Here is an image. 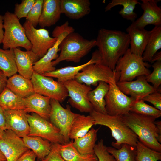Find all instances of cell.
Here are the masks:
<instances>
[{
  "instance_id": "1",
  "label": "cell",
  "mask_w": 161,
  "mask_h": 161,
  "mask_svg": "<svg viewBox=\"0 0 161 161\" xmlns=\"http://www.w3.org/2000/svg\"><path fill=\"white\" fill-rule=\"evenodd\" d=\"M96 40L101 63L114 71L117 61L129 48V35L121 31L101 28Z\"/></svg>"
},
{
  "instance_id": "2",
  "label": "cell",
  "mask_w": 161,
  "mask_h": 161,
  "mask_svg": "<svg viewBox=\"0 0 161 161\" xmlns=\"http://www.w3.org/2000/svg\"><path fill=\"white\" fill-rule=\"evenodd\" d=\"M124 123L147 147L161 152V121L149 116L129 112L121 116Z\"/></svg>"
},
{
  "instance_id": "3",
  "label": "cell",
  "mask_w": 161,
  "mask_h": 161,
  "mask_svg": "<svg viewBox=\"0 0 161 161\" xmlns=\"http://www.w3.org/2000/svg\"><path fill=\"white\" fill-rule=\"evenodd\" d=\"M95 46L96 39L89 40L78 33H71L61 42L60 54L58 58L52 62V64L55 67L63 61L78 63Z\"/></svg>"
},
{
  "instance_id": "4",
  "label": "cell",
  "mask_w": 161,
  "mask_h": 161,
  "mask_svg": "<svg viewBox=\"0 0 161 161\" xmlns=\"http://www.w3.org/2000/svg\"><path fill=\"white\" fill-rule=\"evenodd\" d=\"M89 115L93 118L94 125H99L108 127L116 142H112L113 147L119 149L124 144L136 147L138 140L135 134L123 122L121 116H113L93 110Z\"/></svg>"
},
{
  "instance_id": "5",
  "label": "cell",
  "mask_w": 161,
  "mask_h": 161,
  "mask_svg": "<svg viewBox=\"0 0 161 161\" xmlns=\"http://www.w3.org/2000/svg\"><path fill=\"white\" fill-rule=\"evenodd\" d=\"M3 16L4 30L2 48L4 49L22 47L31 50L32 45L27 38L25 30L14 13L5 12Z\"/></svg>"
},
{
  "instance_id": "6",
  "label": "cell",
  "mask_w": 161,
  "mask_h": 161,
  "mask_svg": "<svg viewBox=\"0 0 161 161\" xmlns=\"http://www.w3.org/2000/svg\"><path fill=\"white\" fill-rule=\"evenodd\" d=\"M149 66L142 57L133 54L129 48L117 61L114 71L118 75V81H130L139 76L149 75Z\"/></svg>"
},
{
  "instance_id": "7",
  "label": "cell",
  "mask_w": 161,
  "mask_h": 161,
  "mask_svg": "<svg viewBox=\"0 0 161 161\" xmlns=\"http://www.w3.org/2000/svg\"><path fill=\"white\" fill-rule=\"evenodd\" d=\"M74 31V28L69 25L67 21L61 25L55 27L52 32V36L57 38L56 41L43 57L34 63L33 69L35 72L43 75L56 69L55 67L52 66V62L57 59L59 56L58 52L60 51V44L67 35Z\"/></svg>"
},
{
  "instance_id": "8",
  "label": "cell",
  "mask_w": 161,
  "mask_h": 161,
  "mask_svg": "<svg viewBox=\"0 0 161 161\" xmlns=\"http://www.w3.org/2000/svg\"><path fill=\"white\" fill-rule=\"evenodd\" d=\"M117 73L101 62L90 64L84 67L75 76L78 82L90 86H97L100 81L109 84L117 82L119 80Z\"/></svg>"
},
{
  "instance_id": "9",
  "label": "cell",
  "mask_w": 161,
  "mask_h": 161,
  "mask_svg": "<svg viewBox=\"0 0 161 161\" xmlns=\"http://www.w3.org/2000/svg\"><path fill=\"white\" fill-rule=\"evenodd\" d=\"M35 93L58 101H64L68 97L67 91L63 84L52 78L34 72L31 79Z\"/></svg>"
},
{
  "instance_id": "10",
  "label": "cell",
  "mask_w": 161,
  "mask_h": 161,
  "mask_svg": "<svg viewBox=\"0 0 161 161\" xmlns=\"http://www.w3.org/2000/svg\"><path fill=\"white\" fill-rule=\"evenodd\" d=\"M27 116L30 129L27 136L39 137L52 143L64 144L59 130L51 122L35 113Z\"/></svg>"
},
{
  "instance_id": "11",
  "label": "cell",
  "mask_w": 161,
  "mask_h": 161,
  "mask_svg": "<svg viewBox=\"0 0 161 161\" xmlns=\"http://www.w3.org/2000/svg\"><path fill=\"white\" fill-rule=\"evenodd\" d=\"M116 83L109 84V89L105 97L106 109L109 115L121 116L130 112L131 107L136 100L122 92Z\"/></svg>"
},
{
  "instance_id": "12",
  "label": "cell",
  "mask_w": 161,
  "mask_h": 161,
  "mask_svg": "<svg viewBox=\"0 0 161 161\" xmlns=\"http://www.w3.org/2000/svg\"><path fill=\"white\" fill-rule=\"evenodd\" d=\"M51 110L49 116L51 122L59 130L64 144L69 142V132L72 123L78 114L73 112L67 105L63 107L58 101L50 100Z\"/></svg>"
},
{
  "instance_id": "13",
  "label": "cell",
  "mask_w": 161,
  "mask_h": 161,
  "mask_svg": "<svg viewBox=\"0 0 161 161\" xmlns=\"http://www.w3.org/2000/svg\"><path fill=\"white\" fill-rule=\"evenodd\" d=\"M23 25L32 45L31 50L40 59L53 46L57 38L51 37L44 28L36 29L27 20Z\"/></svg>"
},
{
  "instance_id": "14",
  "label": "cell",
  "mask_w": 161,
  "mask_h": 161,
  "mask_svg": "<svg viewBox=\"0 0 161 161\" xmlns=\"http://www.w3.org/2000/svg\"><path fill=\"white\" fill-rule=\"evenodd\" d=\"M63 84L69 97L68 101L73 107L82 112L89 113L93 110L88 97V92L92 89L90 86L80 83L74 79Z\"/></svg>"
},
{
  "instance_id": "15",
  "label": "cell",
  "mask_w": 161,
  "mask_h": 161,
  "mask_svg": "<svg viewBox=\"0 0 161 161\" xmlns=\"http://www.w3.org/2000/svg\"><path fill=\"white\" fill-rule=\"evenodd\" d=\"M28 149L22 139L12 131L6 130L0 140V150L7 161H16Z\"/></svg>"
},
{
  "instance_id": "16",
  "label": "cell",
  "mask_w": 161,
  "mask_h": 161,
  "mask_svg": "<svg viewBox=\"0 0 161 161\" xmlns=\"http://www.w3.org/2000/svg\"><path fill=\"white\" fill-rule=\"evenodd\" d=\"M142 16L132 22V25L143 29L147 25L161 26V8L157 4L160 0H141Z\"/></svg>"
},
{
  "instance_id": "17",
  "label": "cell",
  "mask_w": 161,
  "mask_h": 161,
  "mask_svg": "<svg viewBox=\"0 0 161 161\" xmlns=\"http://www.w3.org/2000/svg\"><path fill=\"white\" fill-rule=\"evenodd\" d=\"M116 84L119 89L126 95L136 100H142L144 97L158 90L147 81L145 76L137 77L136 80L127 81L119 82Z\"/></svg>"
},
{
  "instance_id": "18",
  "label": "cell",
  "mask_w": 161,
  "mask_h": 161,
  "mask_svg": "<svg viewBox=\"0 0 161 161\" xmlns=\"http://www.w3.org/2000/svg\"><path fill=\"white\" fill-rule=\"evenodd\" d=\"M4 115L6 130L12 131L21 138L28 135L30 126L24 110H5Z\"/></svg>"
},
{
  "instance_id": "19",
  "label": "cell",
  "mask_w": 161,
  "mask_h": 161,
  "mask_svg": "<svg viewBox=\"0 0 161 161\" xmlns=\"http://www.w3.org/2000/svg\"><path fill=\"white\" fill-rule=\"evenodd\" d=\"M101 62L100 55L97 50L94 52L91 59L87 62L76 66H68L62 67L42 75L45 76L57 79V81L63 83L74 79L76 75L85 66L93 63Z\"/></svg>"
},
{
  "instance_id": "20",
  "label": "cell",
  "mask_w": 161,
  "mask_h": 161,
  "mask_svg": "<svg viewBox=\"0 0 161 161\" xmlns=\"http://www.w3.org/2000/svg\"><path fill=\"white\" fill-rule=\"evenodd\" d=\"M50 100L49 97L34 93L25 98L24 110L27 113H35L49 121L51 110Z\"/></svg>"
},
{
  "instance_id": "21",
  "label": "cell",
  "mask_w": 161,
  "mask_h": 161,
  "mask_svg": "<svg viewBox=\"0 0 161 161\" xmlns=\"http://www.w3.org/2000/svg\"><path fill=\"white\" fill-rule=\"evenodd\" d=\"M90 6L89 0H60L61 13L72 19H78L89 14Z\"/></svg>"
},
{
  "instance_id": "22",
  "label": "cell",
  "mask_w": 161,
  "mask_h": 161,
  "mask_svg": "<svg viewBox=\"0 0 161 161\" xmlns=\"http://www.w3.org/2000/svg\"><path fill=\"white\" fill-rule=\"evenodd\" d=\"M13 49L17 72L23 77L31 79L34 72V64L39 58L31 50L22 51L18 48Z\"/></svg>"
},
{
  "instance_id": "23",
  "label": "cell",
  "mask_w": 161,
  "mask_h": 161,
  "mask_svg": "<svg viewBox=\"0 0 161 161\" xmlns=\"http://www.w3.org/2000/svg\"><path fill=\"white\" fill-rule=\"evenodd\" d=\"M126 31L130 39V51L136 55L142 57L148 43L151 31L145 28H137L131 24L126 28Z\"/></svg>"
},
{
  "instance_id": "24",
  "label": "cell",
  "mask_w": 161,
  "mask_h": 161,
  "mask_svg": "<svg viewBox=\"0 0 161 161\" xmlns=\"http://www.w3.org/2000/svg\"><path fill=\"white\" fill-rule=\"evenodd\" d=\"M61 14L60 0H43L38 25L42 28L53 26L59 20Z\"/></svg>"
},
{
  "instance_id": "25",
  "label": "cell",
  "mask_w": 161,
  "mask_h": 161,
  "mask_svg": "<svg viewBox=\"0 0 161 161\" xmlns=\"http://www.w3.org/2000/svg\"><path fill=\"white\" fill-rule=\"evenodd\" d=\"M6 87L18 96L26 98L35 93L31 79L15 74L7 79Z\"/></svg>"
},
{
  "instance_id": "26",
  "label": "cell",
  "mask_w": 161,
  "mask_h": 161,
  "mask_svg": "<svg viewBox=\"0 0 161 161\" xmlns=\"http://www.w3.org/2000/svg\"><path fill=\"white\" fill-rule=\"evenodd\" d=\"M109 88V84L100 81L97 86L88 92V97L91 104L93 110L98 112L107 114L106 109L105 97Z\"/></svg>"
},
{
  "instance_id": "27",
  "label": "cell",
  "mask_w": 161,
  "mask_h": 161,
  "mask_svg": "<svg viewBox=\"0 0 161 161\" xmlns=\"http://www.w3.org/2000/svg\"><path fill=\"white\" fill-rule=\"evenodd\" d=\"M22 139L25 146L34 152L39 161H42L50 151L52 143L47 140L27 135Z\"/></svg>"
},
{
  "instance_id": "28",
  "label": "cell",
  "mask_w": 161,
  "mask_h": 161,
  "mask_svg": "<svg viewBox=\"0 0 161 161\" xmlns=\"http://www.w3.org/2000/svg\"><path fill=\"white\" fill-rule=\"evenodd\" d=\"M94 120L90 115L78 114L74 120L69 131L70 139H75L86 135L94 125Z\"/></svg>"
},
{
  "instance_id": "29",
  "label": "cell",
  "mask_w": 161,
  "mask_h": 161,
  "mask_svg": "<svg viewBox=\"0 0 161 161\" xmlns=\"http://www.w3.org/2000/svg\"><path fill=\"white\" fill-rule=\"evenodd\" d=\"M99 129L92 128L83 136L74 139L73 145L79 153L83 154H94V148Z\"/></svg>"
},
{
  "instance_id": "30",
  "label": "cell",
  "mask_w": 161,
  "mask_h": 161,
  "mask_svg": "<svg viewBox=\"0 0 161 161\" xmlns=\"http://www.w3.org/2000/svg\"><path fill=\"white\" fill-rule=\"evenodd\" d=\"M73 141L60 144V153L66 161H98L94 154H83L79 153L73 146Z\"/></svg>"
},
{
  "instance_id": "31",
  "label": "cell",
  "mask_w": 161,
  "mask_h": 161,
  "mask_svg": "<svg viewBox=\"0 0 161 161\" xmlns=\"http://www.w3.org/2000/svg\"><path fill=\"white\" fill-rule=\"evenodd\" d=\"M0 106L5 111L25 109V98L6 87L0 93Z\"/></svg>"
},
{
  "instance_id": "32",
  "label": "cell",
  "mask_w": 161,
  "mask_h": 161,
  "mask_svg": "<svg viewBox=\"0 0 161 161\" xmlns=\"http://www.w3.org/2000/svg\"><path fill=\"white\" fill-rule=\"evenodd\" d=\"M150 31V37L142 56L144 61L150 62L161 48V26H155Z\"/></svg>"
},
{
  "instance_id": "33",
  "label": "cell",
  "mask_w": 161,
  "mask_h": 161,
  "mask_svg": "<svg viewBox=\"0 0 161 161\" xmlns=\"http://www.w3.org/2000/svg\"><path fill=\"white\" fill-rule=\"evenodd\" d=\"M140 4L137 0H112L105 8V12H107L113 7L121 5L123 8L119 11V14L124 19L134 21L137 17V14L134 10L136 5Z\"/></svg>"
},
{
  "instance_id": "34",
  "label": "cell",
  "mask_w": 161,
  "mask_h": 161,
  "mask_svg": "<svg viewBox=\"0 0 161 161\" xmlns=\"http://www.w3.org/2000/svg\"><path fill=\"white\" fill-rule=\"evenodd\" d=\"M0 70L8 78L17 72L13 49H4L0 48Z\"/></svg>"
},
{
  "instance_id": "35",
  "label": "cell",
  "mask_w": 161,
  "mask_h": 161,
  "mask_svg": "<svg viewBox=\"0 0 161 161\" xmlns=\"http://www.w3.org/2000/svg\"><path fill=\"white\" fill-rule=\"evenodd\" d=\"M106 149L115 161H136V147L124 144L119 149L111 147H107Z\"/></svg>"
},
{
  "instance_id": "36",
  "label": "cell",
  "mask_w": 161,
  "mask_h": 161,
  "mask_svg": "<svg viewBox=\"0 0 161 161\" xmlns=\"http://www.w3.org/2000/svg\"><path fill=\"white\" fill-rule=\"evenodd\" d=\"M135 158L136 161H158L161 160V153L147 147L138 140Z\"/></svg>"
},
{
  "instance_id": "37",
  "label": "cell",
  "mask_w": 161,
  "mask_h": 161,
  "mask_svg": "<svg viewBox=\"0 0 161 161\" xmlns=\"http://www.w3.org/2000/svg\"><path fill=\"white\" fill-rule=\"evenodd\" d=\"M130 112L153 117L156 119L161 116V111L148 104L142 100H136L133 103Z\"/></svg>"
},
{
  "instance_id": "38",
  "label": "cell",
  "mask_w": 161,
  "mask_h": 161,
  "mask_svg": "<svg viewBox=\"0 0 161 161\" xmlns=\"http://www.w3.org/2000/svg\"><path fill=\"white\" fill-rule=\"evenodd\" d=\"M43 3V0H35L26 18V20L35 28L38 24L41 14Z\"/></svg>"
},
{
  "instance_id": "39",
  "label": "cell",
  "mask_w": 161,
  "mask_h": 161,
  "mask_svg": "<svg viewBox=\"0 0 161 161\" xmlns=\"http://www.w3.org/2000/svg\"><path fill=\"white\" fill-rule=\"evenodd\" d=\"M153 70L148 75L145 76L147 81L151 83L156 89L159 88L161 84V61L154 62L152 65Z\"/></svg>"
},
{
  "instance_id": "40",
  "label": "cell",
  "mask_w": 161,
  "mask_h": 161,
  "mask_svg": "<svg viewBox=\"0 0 161 161\" xmlns=\"http://www.w3.org/2000/svg\"><path fill=\"white\" fill-rule=\"evenodd\" d=\"M106 147L102 139L95 144L94 153L97 157L98 161H115L114 157L107 151Z\"/></svg>"
},
{
  "instance_id": "41",
  "label": "cell",
  "mask_w": 161,
  "mask_h": 161,
  "mask_svg": "<svg viewBox=\"0 0 161 161\" xmlns=\"http://www.w3.org/2000/svg\"><path fill=\"white\" fill-rule=\"evenodd\" d=\"M35 0H23L21 3H16L15 5L14 14L19 19L26 18Z\"/></svg>"
},
{
  "instance_id": "42",
  "label": "cell",
  "mask_w": 161,
  "mask_h": 161,
  "mask_svg": "<svg viewBox=\"0 0 161 161\" xmlns=\"http://www.w3.org/2000/svg\"><path fill=\"white\" fill-rule=\"evenodd\" d=\"M142 100L151 103L155 108L161 111V92L159 88L157 91L147 95Z\"/></svg>"
},
{
  "instance_id": "43",
  "label": "cell",
  "mask_w": 161,
  "mask_h": 161,
  "mask_svg": "<svg viewBox=\"0 0 161 161\" xmlns=\"http://www.w3.org/2000/svg\"><path fill=\"white\" fill-rule=\"evenodd\" d=\"M60 144L52 143L50 152L42 161H66L60 153Z\"/></svg>"
},
{
  "instance_id": "44",
  "label": "cell",
  "mask_w": 161,
  "mask_h": 161,
  "mask_svg": "<svg viewBox=\"0 0 161 161\" xmlns=\"http://www.w3.org/2000/svg\"><path fill=\"white\" fill-rule=\"evenodd\" d=\"M36 156L32 150L29 149L22 154L16 161H35Z\"/></svg>"
},
{
  "instance_id": "45",
  "label": "cell",
  "mask_w": 161,
  "mask_h": 161,
  "mask_svg": "<svg viewBox=\"0 0 161 161\" xmlns=\"http://www.w3.org/2000/svg\"><path fill=\"white\" fill-rule=\"evenodd\" d=\"M7 77L0 70V93L6 87Z\"/></svg>"
},
{
  "instance_id": "46",
  "label": "cell",
  "mask_w": 161,
  "mask_h": 161,
  "mask_svg": "<svg viewBox=\"0 0 161 161\" xmlns=\"http://www.w3.org/2000/svg\"><path fill=\"white\" fill-rule=\"evenodd\" d=\"M0 129L4 131L5 128L4 110L0 106Z\"/></svg>"
},
{
  "instance_id": "47",
  "label": "cell",
  "mask_w": 161,
  "mask_h": 161,
  "mask_svg": "<svg viewBox=\"0 0 161 161\" xmlns=\"http://www.w3.org/2000/svg\"><path fill=\"white\" fill-rule=\"evenodd\" d=\"M4 34L3 16L0 14V45L2 44Z\"/></svg>"
},
{
  "instance_id": "48",
  "label": "cell",
  "mask_w": 161,
  "mask_h": 161,
  "mask_svg": "<svg viewBox=\"0 0 161 161\" xmlns=\"http://www.w3.org/2000/svg\"><path fill=\"white\" fill-rule=\"evenodd\" d=\"M161 51L157 52L153 56L151 62L153 63L157 61H161Z\"/></svg>"
},
{
  "instance_id": "49",
  "label": "cell",
  "mask_w": 161,
  "mask_h": 161,
  "mask_svg": "<svg viewBox=\"0 0 161 161\" xmlns=\"http://www.w3.org/2000/svg\"><path fill=\"white\" fill-rule=\"evenodd\" d=\"M0 161H7L5 156L0 150Z\"/></svg>"
},
{
  "instance_id": "50",
  "label": "cell",
  "mask_w": 161,
  "mask_h": 161,
  "mask_svg": "<svg viewBox=\"0 0 161 161\" xmlns=\"http://www.w3.org/2000/svg\"><path fill=\"white\" fill-rule=\"evenodd\" d=\"M4 131L0 129V140L3 135Z\"/></svg>"
},
{
  "instance_id": "51",
  "label": "cell",
  "mask_w": 161,
  "mask_h": 161,
  "mask_svg": "<svg viewBox=\"0 0 161 161\" xmlns=\"http://www.w3.org/2000/svg\"></svg>"
}]
</instances>
